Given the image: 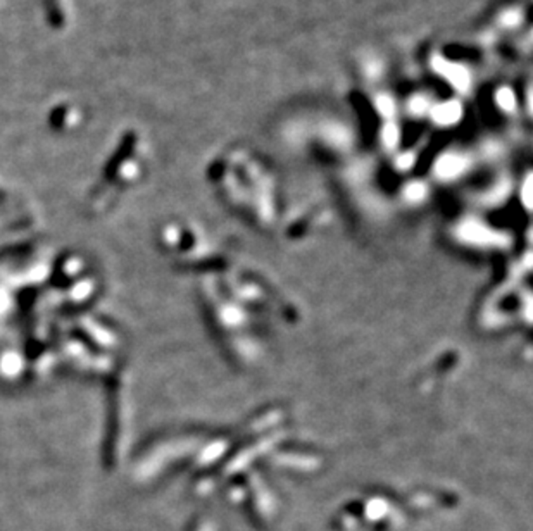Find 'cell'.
<instances>
[{
	"instance_id": "obj_6",
	"label": "cell",
	"mask_w": 533,
	"mask_h": 531,
	"mask_svg": "<svg viewBox=\"0 0 533 531\" xmlns=\"http://www.w3.org/2000/svg\"><path fill=\"white\" fill-rule=\"evenodd\" d=\"M428 109V101H426L425 97H414L411 102H409V111L412 112V114H423V112Z\"/></svg>"
},
{
	"instance_id": "obj_3",
	"label": "cell",
	"mask_w": 533,
	"mask_h": 531,
	"mask_svg": "<svg viewBox=\"0 0 533 531\" xmlns=\"http://www.w3.org/2000/svg\"><path fill=\"white\" fill-rule=\"evenodd\" d=\"M496 98H497V104H499L504 111H513L514 104H516V101H514V94L509 90V88H503V90L497 92Z\"/></svg>"
},
{
	"instance_id": "obj_1",
	"label": "cell",
	"mask_w": 533,
	"mask_h": 531,
	"mask_svg": "<svg viewBox=\"0 0 533 531\" xmlns=\"http://www.w3.org/2000/svg\"><path fill=\"white\" fill-rule=\"evenodd\" d=\"M433 67H435V69L439 71V73L442 74L444 78H447V80H449L451 83H453L454 87L457 88V90H461V92L468 90L469 76H468V73H466L464 67L453 64V62H449V61H444V59H440V58L433 59Z\"/></svg>"
},
{
	"instance_id": "obj_2",
	"label": "cell",
	"mask_w": 533,
	"mask_h": 531,
	"mask_svg": "<svg viewBox=\"0 0 533 531\" xmlns=\"http://www.w3.org/2000/svg\"><path fill=\"white\" fill-rule=\"evenodd\" d=\"M462 114V107L457 101H446L432 109V118L439 125H454Z\"/></svg>"
},
{
	"instance_id": "obj_8",
	"label": "cell",
	"mask_w": 533,
	"mask_h": 531,
	"mask_svg": "<svg viewBox=\"0 0 533 531\" xmlns=\"http://www.w3.org/2000/svg\"><path fill=\"white\" fill-rule=\"evenodd\" d=\"M521 16L516 12V10H509V12H506L503 16V24H507V26H511V24H516L520 23Z\"/></svg>"
},
{
	"instance_id": "obj_7",
	"label": "cell",
	"mask_w": 533,
	"mask_h": 531,
	"mask_svg": "<svg viewBox=\"0 0 533 531\" xmlns=\"http://www.w3.org/2000/svg\"><path fill=\"white\" fill-rule=\"evenodd\" d=\"M383 140H385V143L390 145V147H392V145L397 143V140H399L397 126H394V125H387V126H385Z\"/></svg>"
},
{
	"instance_id": "obj_5",
	"label": "cell",
	"mask_w": 533,
	"mask_h": 531,
	"mask_svg": "<svg viewBox=\"0 0 533 531\" xmlns=\"http://www.w3.org/2000/svg\"><path fill=\"white\" fill-rule=\"evenodd\" d=\"M376 107H378V111L381 112V116H387V118H390L392 114H394L395 111V105L394 102H392L390 97H378L376 98Z\"/></svg>"
},
{
	"instance_id": "obj_4",
	"label": "cell",
	"mask_w": 533,
	"mask_h": 531,
	"mask_svg": "<svg viewBox=\"0 0 533 531\" xmlns=\"http://www.w3.org/2000/svg\"><path fill=\"white\" fill-rule=\"evenodd\" d=\"M462 162L461 159L454 157V155H451V157H446L440 161V171L446 173V175H451V173H456L461 169Z\"/></svg>"
}]
</instances>
